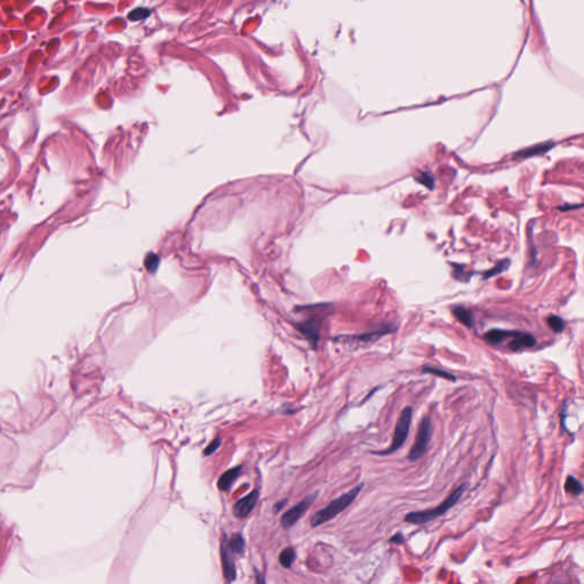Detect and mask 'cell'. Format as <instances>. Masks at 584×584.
Returning <instances> with one entry per match:
<instances>
[{
    "instance_id": "6da1fadb",
    "label": "cell",
    "mask_w": 584,
    "mask_h": 584,
    "mask_svg": "<svg viewBox=\"0 0 584 584\" xmlns=\"http://www.w3.org/2000/svg\"><path fill=\"white\" fill-rule=\"evenodd\" d=\"M465 490H466V485L459 486L458 489L454 490L450 497L445 499L444 502H442V503H440L439 505H437L432 509L422 510V511L410 512L405 516V521H408V523H410V524L421 525V524L429 523V521H431V520H435L436 518L443 516L444 513H446L448 510H450L451 508H453V506L458 503V502L460 501V499H461V497H462L463 492H465Z\"/></svg>"
},
{
    "instance_id": "7a4b0ae2",
    "label": "cell",
    "mask_w": 584,
    "mask_h": 584,
    "mask_svg": "<svg viewBox=\"0 0 584 584\" xmlns=\"http://www.w3.org/2000/svg\"><path fill=\"white\" fill-rule=\"evenodd\" d=\"M362 489H363V484L354 487V489L350 490L349 492H347L345 494H342L341 497L334 499V501L330 502V503L326 506V508L321 509L320 511H317L315 515L312 517L311 525L313 526V527H316V526H320L324 523H328V521L331 520L332 518L338 516L339 513H341L343 510L347 508V506H349L351 504V502L356 499V497L358 495V493L361 492Z\"/></svg>"
},
{
    "instance_id": "3957f363",
    "label": "cell",
    "mask_w": 584,
    "mask_h": 584,
    "mask_svg": "<svg viewBox=\"0 0 584 584\" xmlns=\"http://www.w3.org/2000/svg\"><path fill=\"white\" fill-rule=\"evenodd\" d=\"M411 422H412V408L411 406H406V408L402 410L401 415H400V417H398V420H397V423H396V427H395V432H394L393 440H392V444H390V446L385 451L376 452V454L388 455V454L394 453V452H396L397 450H400V448L404 445L406 439H408L410 427H411Z\"/></svg>"
},
{
    "instance_id": "277c9868",
    "label": "cell",
    "mask_w": 584,
    "mask_h": 584,
    "mask_svg": "<svg viewBox=\"0 0 584 584\" xmlns=\"http://www.w3.org/2000/svg\"><path fill=\"white\" fill-rule=\"evenodd\" d=\"M431 431L432 426L430 417H423L422 420L420 421L419 427H417L415 443H413L411 450H410L408 454L409 461H417V460L422 458L423 454L426 453L429 442H430L431 439Z\"/></svg>"
},
{
    "instance_id": "5b68a950",
    "label": "cell",
    "mask_w": 584,
    "mask_h": 584,
    "mask_svg": "<svg viewBox=\"0 0 584 584\" xmlns=\"http://www.w3.org/2000/svg\"><path fill=\"white\" fill-rule=\"evenodd\" d=\"M316 497H317L316 493L308 495V497L305 498L304 500L299 502V503H298L297 505L292 506L291 509H289L288 511L285 512L281 518L282 527L288 529V528L291 527V526L295 525L297 521L305 515V512H306L307 510L309 509V506L313 504V502H314Z\"/></svg>"
},
{
    "instance_id": "8992f818",
    "label": "cell",
    "mask_w": 584,
    "mask_h": 584,
    "mask_svg": "<svg viewBox=\"0 0 584 584\" xmlns=\"http://www.w3.org/2000/svg\"><path fill=\"white\" fill-rule=\"evenodd\" d=\"M297 329L313 346L316 347L320 340L321 330V321L317 317H312V319L305 321V322L298 323Z\"/></svg>"
},
{
    "instance_id": "52a82bcc",
    "label": "cell",
    "mask_w": 584,
    "mask_h": 584,
    "mask_svg": "<svg viewBox=\"0 0 584 584\" xmlns=\"http://www.w3.org/2000/svg\"><path fill=\"white\" fill-rule=\"evenodd\" d=\"M258 499L259 492L257 490L252 491L251 493L246 495L245 498L240 499L233 506L234 516L238 518H246L251 511H252L254 506H256Z\"/></svg>"
},
{
    "instance_id": "ba28073f",
    "label": "cell",
    "mask_w": 584,
    "mask_h": 584,
    "mask_svg": "<svg viewBox=\"0 0 584 584\" xmlns=\"http://www.w3.org/2000/svg\"><path fill=\"white\" fill-rule=\"evenodd\" d=\"M220 557H222V565H223V573L224 578H225L227 583L233 582L235 578H237V570H235V565L233 562V558L231 556V551L227 547V541L224 537L222 541V547H220Z\"/></svg>"
},
{
    "instance_id": "9c48e42d",
    "label": "cell",
    "mask_w": 584,
    "mask_h": 584,
    "mask_svg": "<svg viewBox=\"0 0 584 584\" xmlns=\"http://www.w3.org/2000/svg\"><path fill=\"white\" fill-rule=\"evenodd\" d=\"M536 345V339L533 334H526V332H517L512 337V340L509 342V349L512 351H519L525 348H532Z\"/></svg>"
},
{
    "instance_id": "30bf717a",
    "label": "cell",
    "mask_w": 584,
    "mask_h": 584,
    "mask_svg": "<svg viewBox=\"0 0 584 584\" xmlns=\"http://www.w3.org/2000/svg\"><path fill=\"white\" fill-rule=\"evenodd\" d=\"M555 144L551 142H545V143H541V144H537L534 146H531V148H527V149H524L519 151V152L516 153V158H531V157H534V156H539V154H543L545 152H548L549 150H551L554 148Z\"/></svg>"
},
{
    "instance_id": "8fae6325",
    "label": "cell",
    "mask_w": 584,
    "mask_h": 584,
    "mask_svg": "<svg viewBox=\"0 0 584 584\" xmlns=\"http://www.w3.org/2000/svg\"><path fill=\"white\" fill-rule=\"evenodd\" d=\"M515 334H516V331L502 330V329H492V330L486 332L484 338H485L486 341H489L490 343L498 345V343L504 341L505 339L513 337Z\"/></svg>"
},
{
    "instance_id": "7c38bea8",
    "label": "cell",
    "mask_w": 584,
    "mask_h": 584,
    "mask_svg": "<svg viewBox=\"0 0 584 584\" xmlns=\"http://www.w3.org/2000/svg\"><path fill=\"white\" fill-rule=\"evenodd\" d=\"M452 313H453L455 319L458 320L460 323H462L463 326L467 327L468 329L474 328L475 319L473 313H471L469 309L463 306H454L452 308Z\"/></svg>"
},
{
    "instance_id": "4fadbf2b",
    "label": "cell",
    "mask_w": 584,
    "mask_h": 584,
    "mask_svg": "<svg viewBox=\"0 0 584 584\" xmlns=\"http://www.w3.org/2000/svg\"><path fill=\"white\" fill-rule=\"evenodd\" d=\"M240 474H241V467L232 468V469L227 470L226 473H224L222 476H220V478L218 481L219 490L220 491L230 490V487L235 482V479L239 477Z\"/></svg>"
},
{
    "instance_id": "5bb4252c",
    "label": "cell",
    "mask_w": 584,
    "mask_h": 584,
    "mask_svg": "<svg viewBox=\"0 0 584 584\" xmlns=\"http://www.w3.org/2000/svg\"><path fill=\"white\" fill-rule=\"evenodd\" d=\"M245 539H243V536L241 534H233V536L231 537V540L227 542V547L230 549L231 552H233V554H237V555H242L243 551H245Z\"/></svg>"
},
{
    "instance_id": "9a60e30c",
    "label": "cell",
    "mask_w": 584,
    "mask_h": 584,
    "mask_svg": "<svg viewBox=\"0 0 584 584\" xmlns=\"http://www.w3.org/2000/svg\"><path fill=\"white\" fill-rule=\"evenodd\" d=\"M565 491H566L567 493L579 497V495H581L583 492V485L578 478L570 475L567 477L566 482H565Z\"/></svg>"
},
{
    "instance_id": "2e32d148",
    "label": "cell",
    "mask_w": 584,
    "mask_h": 584,
    "mask_svg": "<svg viewBox=\"0 0 584 584\" xmlns=\"http://www.w3.org/2000/svg\"><path fill=\"white\" fill-rule=\"evenodd\" d=\"M296 560V551L292 548H287L280 554V564L282 567L290 568Z\"/></svg>"
},
{
    "instance_id": "e0dca14e",
    "label": "cell",
    "mask_w": 584,
    "mask_h": 584,
    "mask_svg": "<svg viewBox=\"0 0 584 584\" xmlns=\"http://www.w3.org/2000/svg\"><path fill=\"white\" fill-rule=\"evenodd\" d=\"M547 323L549 328H550L555 334H560V332H563L565 330V328H566V323H565L564 319L557 315L549 316L547 319Z\"/></svg>"
},
{
    "instance_id": "ac0fdd59",
    "label": "cell",
    "mask_w": 584,
    "mask_h": 584,
    "mask_svg": "<svg viewBox=\"0 0 584 584\" xmlns=\"http://www.w3.org/2000/svg\"><path fill=\"white\" fill-rule=\"evenodd\" d=\"M509 265H510L509 259H504V260L499 262L495 267L491 268L490 270H487V272L484 274V278L485 280H489V278H491L492 276L498 275V274H501L502 272H504V270L508 269Z\"/></svg>"
},
{
    "instance_id": "d6986e66",
    "label": "cell",
    "mask_w": 584,
    "mask_h": 584,
    "mask_svg": "<svg viewBox=\"0 0 584 584\" xmlns=\"http://www.w3.org/2000/svg\"><path fill=\"white\" fill-rule=\"evenodd\" d=\"M422 372L423 373H430V374H434V376L442 377V378L447 379V380H451V381H455L456 380V378L452 373L447 372V371H444L442 369H437V367H434V366H424L423 369H422Z\"/></svg>"
},
{
    "instance_id": "ffe728a7",
    "label": "cell",
    "mask_w": 584,
    "mask_h": 584,
    "mask_svg": "<svg viewBox=\"0 0 584 584\" xmlns=\"http://www.w3.org/2000/svg\"><path fill=\"white\" fill-rule=\"evenodd\" d=\"M144 265H145L146 269H148L150 273H156L158 270L159 265H160V258H159L158 254L151 252L148 254V256H146Z\"/></svg>"
},
{
    "instance_id": "44dd1931",
    "label": "cell",
    "mask_w": 584,
    "mask_h": 584,
    "mask_svg": "<svg viewBox=\"0 0 584 584\" xmlns=\"http://www.w3.org/2000/svg\"><path fill=\"white\" fill-rule=\"evenodd\" d=\"M453 267H454V277L455 280H458L460 282H468L470 280V276L473 275L474 273H467V270L463 269V266H460V265H455L453 264Z\"/></svg>"
},
{
    "instance_id": "7402d4cb",
    "label": "cell",
    "mask_w": 584,
    "mask_h": 584,
    "mask_svg": "<svg viewBox=\"0 0 584 584\" xmlns=\"http://www.w3.org/2000/svg\"><path fill=\"white\" fill-rule=\"evenodd\" d=\"M417 180L419 181L420 184L424 185V186L432 189L435 186V178L432 177L431 173L429 172H420L419 176L417 177Z\"/></svg>"
},
{
    "instance_id": "603a6c76",
    "label": "cell",
    "mask_w": 584,
    "mask_h": 584,
    "mask_svg": "<svg viewBox=\"0 0 584 584\" xmlns=\"http://www.w3.org/2000/svg\"><path fill=\"white\" fill-rule=\"evenodd\" d=\"M150 14V11L145 8H137L128 15L130 21H139L142 18H145Z\"/></svg>"
},
{
    "instance_id": "cb8c5ba5",
    "label": "cell",
    "mask_w": 584,
    "mask_h": 584,
    "mask_svg": "<svg viewBox=\"0 0 584 584\" xmlns=\"http://www.w3.org/2000/svg\"><path fill=\"white\" fill-rule=\"evenodd\" d=\"M220 444H222V440H220V438H216V439L212 440V442L206 447V450H204V452H203L204 455L209 456V455L214 454L215 452L220 447Z\"/></svg>"
},
{
    "instance_id": "d4e9b609",
    "label": "cell",
    "mask_w": 584,
    "mask_h": 584,
    "mask_svg": "<svg viewBox=\"0 0 584 584\" xmlns=\"http://www.w3.org/2000/svg\"><path fill=\"white\" fill-rule=\"evenodd\" d=\"M389 542L395 543V544H402V543H404V536H403V534H402V533H397L396 535L390 537Z\"/></svg>"
},
{
    "instance_id": "484cf974",
    "label": "cell",
    "mask_w": 584,
    "mask_h": 584,
    "mask_svg": "<svg viewBox=\"0 0 584 584\" xmlns=\"http://www.w3.org/2000/svg\"><path fill=\"white\" fill-rule=\"evenodd\" d=\"M256 584H266L265 578L257 571H256Z\"/></svg>"
},
{
    "instance_id": "4316f807",
    "label": "cell",
    "mask_w": 584,
    "mask_h": 584,
    "mask_svg": "<svg viewBox=\"0 0 584 584\" xmlns=\"http://www.w3.org/2000/svg\"><path fill=\"white\" fill-rule=\"evenodd\" d=\"M287 501H288L287 499H284V500L277 502V503L274 505V510H275V511H277V510H281L285 505V503H287Z\"/></svg>"
},
{
    "instance_id": "83f0119b",
    "label": "cell",
    "mask_w": 584,
    "mask_h": 584,
    "mask_svg": "<svg viewBox=\"0 0 584 584\" xmlns=\"http://www.w3.org/2000/svg\"><path fill=\"white\" fill-rule=\"evenodd\" d=\"M576 207H580V206H571V207H568V206H564V207H559V209H560V210H564V209H565V210H567L568 208H576Z\"/></svg>"
}]
</instances>
